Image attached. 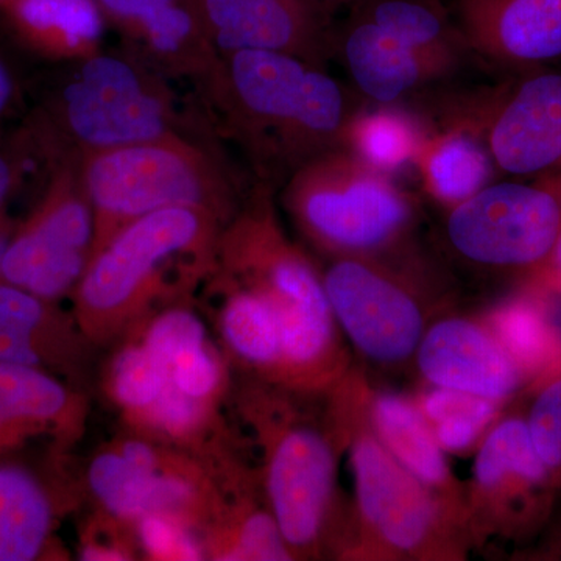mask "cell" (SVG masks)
Here are the masks:
<instances>
[{"mask_svg": "<svg viewBox=\"0 0 561 561\" xmlns=\"http://www.w3.org/2000/svg\"><path fill=\"white\" fill-rule=\"evenodd\" d=\"M284 208L332 257H393L412 250L419 201L348 147L317 154L284 184Z\"/></svg>", "mask_w": 561, "mask_h": 561, "instance_id": "6", "label": "cell"}, {"mask_svg": "<svg viewBox=\"0 0 561 561\" xmlns=\"http://www.w3.org/2000/svg\"><path fill=\"white\" fill-rule=\"evenodd\" d=\"M224 130L261 183L286 181L317 154L345 146L359 95L327 68L279 51L220 55L201 81Z\"/></svg>", "mask_w": 561, "mask_h": 561, "instance_id": "1", "label": "cell"}, {"mask_svg": "<svg viewBox=\"0 0 561 561\" xmlns=\"http://www.w3.org/2000/svg\"><path fill=\"white\" fill-rule=\"evenodd\" d=\"M140 546L154 560L205 559V542L198 541L192 524L180 516L153 513L135 523Z\"/></svg>", "mask_w": 561, "mask_h": 561, "instance_id": "34", "label": "cell"}, {"mask_svg": "<svg viewBox=\"0 0 561 561\" xmlns=\"http://www.w3.org/2000/svg\"><path fill=\"white\" fill-rule=\"evenodd\" d=\"M106 24L162 76L198 83L220 55L214 49L194 0H95Z\"/></svg>", "mask_w": 561, "mask_h": 561, "instance_id": "20", "label": "cell"}, {"mask_svg": "<svg viewBox=\"0 0 561 561\" xmlns=\"http://www.w3.org/2000/svg\"><path fill=\"white\" fill-rule=\"evenodd\" d=\"M334 57L354 91L376 106H402L453 83L463 66L413 49L379 25L348 11L335 24Z\"/></svg>", "mask_w": 561, "mask_h": 561, "instance_id": "18", "label": "cell"}, {"mask_svg": "<svg viewBox=\"0 0 561 561\" xmlns=\"http://www.w3.org/2000/svg\"><path fill=\"white\" fill-rule=\"evenodd\" d=\"M225 221L201 208L154 210L92 254L73 289L79 330L111 337L157 302L190 290L216 268Z\"/></svg>", "mask_w": 561, "mask_h": 561, "instance_id": "4", "label": "cell"}, {"mask_svg": "<svg viewBox=\"0 0 561 561\" xmlns=\"http://www.w3.org/2000/svg\"><path fill=\"white\" fill-rule=\"evenodd\" d=\"M339 330L381 367L415 357L427 328L424 273L415 251L393 257H332L321 273Z\"/></svg>", "mask_w": 561, "mask_h": 561, "instance_id": "10", "label": "cell"}, {"mask_svg": "<svg viewBox=\"0 0 561 561\" xmlns=\"http://www.w3.org/2000/svg\"><path fill=\"white\" fill-rule=\"evenodd\" d=\"M46 164V187L32 213L18 221L0 279L57 302L83 276L94 241V216L77 158H51Z\"/></svg>", "mask_w": 561, "mask_h": 561, "instance_id": "13", "label": "cell"}, {"mask_svg": "<svg viewBox=\"0 0 561 561\" xmlns=\"http://www.w3.org/2000/svg\"><path fill=\"white\" fill-rule=\"evenodd\" d=\"M264 491L291 556H316L330 545L335 524L339 449L345 445L334 419L331 430L306 420L265 424Z\"/></svg>", "mask_w": 561, "mask_h": 561, "instance_id": "12", "label": "cell"}, {"mask_svg": "<svg viewBox=\"0 0 561 561\" xmlns=\"http://www.w3.org/2000/svg\"><path fill=\"white\" fill-rule=\"evenodd\" d=\"M413 359L427 386L501 404L530 382L485 320L446 317L427 324Z\"/></svg>", "mask_w": 561, "mask_h": 561, "instance_id": "19", "label": "cell"}, {"mask_svg": "<svg viewBox=\"0 0 561 561\" xmlns=\"http://www.w3.org/2000/svg\"><path fill=\"white\" fill-rule=\"evenodd\" d=\"M356 379L362 411L373 434L405 470L465 513L463 493L416 401L394 391L368 389Z\"/></svg>", "mask_w": 561, "mask_h": 561, "instance_id": "21", "label": "cell"}, {"mask_svg": "<svg viewBox=\"0 0 561 561\" xmlns=\"http://www.w3.org/2000/svg\"><path fill=\"white\" fill-rule=\"evenodd\" d=\"M559 179L561 183V171H559ZM535 280H538L545 287H549V289L561 290V228L548 264L545 265Z\"/></svg>", "mask_w": 561, "mask_h": 561, "instance_id": "37", "label": "cell"}, {"mask_svg": "<svg viewBox=\"0 0 561 561\" xmlns=\"http://www.w3.org/2000/svg\"><path fill=\"white\" fill-rule=\"evenodd\" d=\"M472 61L501 76L561 61V0H451Z\"/></svg>", "mask_w": 561, "mask_h": 561, "instance_id": "17", "label": "cell"}, {"mask_svg": "<svg viewBox=\"0 0 561 561\" xmlns=\"http://www.w3.org/2000/svg\"><path fill=\"white\" fill-rule=\"evenodd\" d=\"M312 2L317 3L321 10L327 11L331 18H335V14L341 11L353 9L359 0H312Z\"/></svg>", "mask_w": 561, "mask_h": 561, "instance_id": "38", "label": "cell"}, {"mask_svg": "<svg viewBox=\"0 0 561 561\" xmlns=\"http://www.w3.org/2000/svg\"><path fill=\"white\" fill-rule=\"evenodd\" d=\"M105 18L95 0H2L0 25L36 57L68 62L102 50Z\"/></svg>", "mask_w": 561, "mask_h": 561, "instance_id": "24", "label": "cell"}, {"mask_svg": "<svg viewBox=\"0 0 561 561\" xmlns=\"http://www.w3.org/2000/svg\"><path fill=\"white\" fill-rule=\"evenodd\" d=\"M18 95V81L14 77L13 69L5 60L2 54H0V124H2L3 117L9 114L11 106L16 101Z\"/></svg>", "mask_w": 561, "mask_h": 561, "instance_id": "36", "label": "cell"}, {"mask_svg": "<svg viewBox=\"0 0 561 561\" xmlns=\"http://www.w3.org/2000/svg\"><path fill=\"white\" fill-rule=\"evenodd\" d=\"M332 391L353 471L357 538L367 553L420 560L459 556L461 534H470L465 513L405 470L373 434L354 376Z\"/></svg>", "mask_w": 561, "mask_h": 561, "instance_id": "7", "label": "cell"}, {"mask_svg": "<svg viewBox=\"0 0 561 561\" xmlns=\"http://www.w3.org/2000/svg\"><path fill=\"white\" fill-rule=\"evenodd\" d=\"M413 164L426 194L446 209L472 197L497 175L481 140L459 128L427 131Z\"/></svg>", "mask_w": 561, "mask_h": 561, "instance_id": "26", "label": "cell"}, {"mask_svg": "<svg viewBox=\"0 0 561 561\" xmlns=\"http://www.w3.org/2000/svg\"><path fill=\"white\" fill-rule=\"evenodd\" d=\"M561 228L559 172L486 184L446 214L445 242L472 268L535 279Z\"/></svg>", "mask_w": 561, "mask_h": 561, "instance_id": "9", "label": "cell"}, {"mask_svg": "<svg viewBox=\"0 0 561 561\" xmlns=\"http://www.w3.org/2000/svg\"><path fill=\"white\" fill-rule=\"evenodd\" d=\"M88 482L111 518L124 523L168 513L195 524L208 505L198 472L171 463L142 440H125L99 454L88 471Z\"/></svg>", "mask_w": 561, "mask_h": 561, "instance_id": "15", "label": "cell"}, {"mask_svg": "<svg viewBox=\"0 0 561 561\" xmlns=\"http://www.w3.org/2000/svg\"><path fill=\"white\" fill-rule=\"evenodd\" d=\"M77 161L94 216L91 256L122 228L154 210L201 208L227 224L247 197L221 154L190 131L91 151Z\"/></svg>", "mask_w": 561, "mask_h": 561, "instance_id": "5", "label": "cell"}, {"mask_svg": "<svg viewBox=\"0 0 561 561\" xmlns=\"http://www.w3.org/2000/svg\"><path fill=\"white\" fill-rule=\"evenodd\" d=\"M485 321L530 382L561 370V342L537 295L497 306Z\"/></svg>", "mask_w": 561, "mask_h": 561, "instance_id": "29", "label": "cell"}, {"mask_svg": "<svg viewBox=\"0 0 561 561\" xmlns=\"http://www.w3.org/2000/svg\"><path fill=\"white\" fill-rule=\"evenodd\" d=\"M164 382L160 360L140 341L128 343L111 365V397L136 426L160 400Z\"/></svg>", "mask_w": 561, "mask_h": 561, "instance_id": "32", "label": "cell"}, {"mask_svg": "<svg viewBox=\"0 0 561 561\" xmlns=\"http://www.w3.org/2000/svg\"><path fill=\"white\" fill-rule=\"evenodd\" d=\"M415 401L446 454L468 453L479 445L504 408L501 402L434 386Z\"/></svg>", "mask_w": 561, "mask_h": 561, "instance_id": "31", "label": "cell"}, {"mask_svg": "<svg viewBox=\"0 0 561 561\" xmlns=\"http://www.w3.org/2000/svg\"><path fill=\"white\" fill-rule=\"evenodd\" d=\"M33 160L39 157L24 128L11 135L0 130V265L18 227L10 214L11 201Z\"/></svg>", "mask_w": 561, "mask_h": 561, "instance_id": "35", "label": "cell"}, {"mask_svg": "<svg viewBox=\"0 0 561 561\" xmlns=\"http://www.w3.org/2000/svg\"><path fill=\"white\" fill-rule=\"evenodd\" d=\"M80 411L79 398L58 376L0 362V457H16L32 438L69 437Z\"/></svg>", "mask_w": 561, "mask_h": 561, "instance_id": "22", "label": "cell"}, {"mask_svg": "<svg viewBox=\"0 0 561 561\" xmlns=\"http://www.w3.org/2000/svg\"><path fill=\"white\" fill-rule=\"evenodd\" d=\"M523 413L531 445L561 494V370L534 383Z\"/></svg>", "mask_w": 561, "mask_h": 561, "instance_id": "33", "label": "cell"}, {"mask_svg": "<svg viewBox=\"0 0 561 561\" xmlns=\"http://www.w3.org/2000/svg\"><path fill=\"white\" fill-rule=\"evenodd\" d=\"M272 186L260 183L220 232L219 278L264 295L280 328V373L295 382H313L342 367L346 350L323 286V276L276 219Z\"/></svg>", "mask_w": 561, "mask_h": 561, "instance_id": "3", "label": "cell"}, {"mask_svg": "<svg viewBox=\"0 0 561 561\" xmlns=\"http://www.w3.org/2000/svg\"><path fill=\"white\" fill-rule=\"evenodd\" d=\"M214 49L279 51L327 68L334 18L312 0H194Z\"/></svg>", "mask_w": 561, "mask_h": 561, "instance_id": "16", "label": "cell"}, {"mask_svg": "<svg viewBox=\"0 0 561 561\" xmlns=\"http://www.w3.org/2000/svg\"><path fill=\"white\" fill-rule=\"evenodd\" d=\"M60 65L22 127L44 162L186 131L165 76L135 51Z\"/></svg>", "mask_w": 561, "mask_h": 561, "instance_id": "2", "label": "cell"}, {"mask_svg": "<svg viewBox=\"0 0 561 561\" xmlns=\"http://www.w3.org/2000/svg\"><path fill=\"white\" fill-rule=\"evenodd\" d=\"M219 280L224 289L220 331L225 343L242 364L278 383L283 360L278 313L260 291Z\"/></svg>", "mask_w": 561, "mask_h": 561, "instance_id": "27", "label": "cell"}, {"mask_svg": "<svg viewBox=\"0 0 561 561\" xmlns=\"http://www.w3.org/2000/svg\"><path fill=\"white\" fill-rule=\"evenodd\" d=\"M58 497L18 457H0V561H33L49 551Z\"/></svg>", "mask_w": 561, "mask_h": 561, "instance_id": "25", "label": "cell"}, {"mask_svg": "<svg viewBox=\"0 0 561 561\" xmlns=\"http://www.w3.org/2000/svg\"><path fill=\"white\" fill-rule=\"evenodd\" d=\"M426 133L402 106L360 108L351 121L343 147L378 171L390 173L415 160Z\"/></svg>", "mask_w": 561, "mask_h": 561, "instance_id": "30", "label": "cell"}, {"mask_svg": "<svg viewBox=\"0 0 561 561\" xmlns=\"http://www.w3.org/2000/svg\"><path fill=\"white\" fill-rule=\"evenodd\" d=\"M139 341L160 360L165 382L138 426L171 442L194 440L210 423L225 386L224 362L209 345L205 324L194 312L173 306L149 320Z\"/></svg>", "mask_w": 561, "mask_h": 561, "instance_id": "14", "label": "cell"}, {"mask_svg": "<svg viewBox=\"0 0 561 561\" xmlns=\"http://www.w3.org/2000/svg\"><path fill=\"white\" fill-rule=\"evenodd\" d=\"M79 331L55 301L0 279V362L69 375L79 356Z\"/></svg>", "mask_w": 561, "mask_h": 561, "instance_id": "23", "label": "cell"}, {"mask_svg": "<svg viewBox=\"0 0 561 561\" xmlns=\"http://www.w3.org/2000/svg\"><path fill=\"white\" fill-rule=\"evenodd\" d=\"M494 84H445L420 98L437 127L481 140L497 175L540 179L561 171V70H529Z\"/></svg>", "mask_w": 561, "mask_h": 561, "instance_id": "8", "label": "cell"}, {"mask_svg": "<svg viewBox=\"0 0 561 561\" xmlns=\"http://www.w3.org/2000/svg\"><path fill=\"white\" fill-rule=\"evenodd\" d=\"M561 494L534 445L523 411L501 415L483 435L465 513L470 535L526 542L551 529Z\"/></svg>", "mask_w": 561, "mask_h": 561, "instance_id": "11", "label": "cell"}, {"mask_svg": "<svg viewBox=\"0 0 561 561\" xmlns=\"http://www.w3.org/2000/svg\"><path fill=\"white\" fill-rule=\"evenodd\" d=\"M348 11L379 25L413 49L463 68L474 62L449 5L442 0H359Z\"/></svg>", "mask_w": 561, "mask_h": 561, "instance_id": "28", "label": "cell"}, {"mask_svg": "<svg viewBox=\"0 0 561 561\" xmlns=\"http://www.w3.org/2000/svg\"><path fill=\"white\" fill-rule=\"evenodd\" d=\"M0 2H2V0H0Z\"/></svg>", "mask_w": 561, "mask_h": 561, "instance_id": "39", "label": "cell"}]
</instances>
